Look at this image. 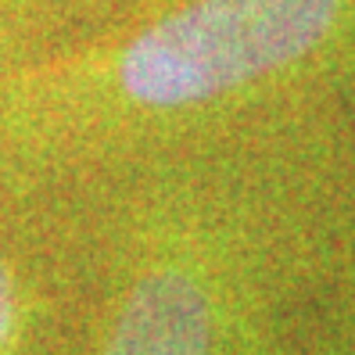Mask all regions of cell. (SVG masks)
I'll use <instances>...</instances> for the list:
<instances>
[{"label":"cell","mask_w":355,"mask_h":355,"mask_svg":"<svg viewBox=\"0 0 355 355\" xmlns=\"http://www.w3.org/2000/svg\"><path fill=\"white\" fill-rule=\"evenodd\" d=\"M69 0H0V69L65 33Z\"/></svg>","instance_id":"obj_1"}]
</instances>
